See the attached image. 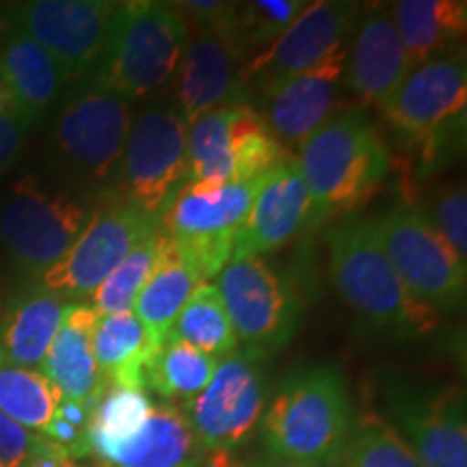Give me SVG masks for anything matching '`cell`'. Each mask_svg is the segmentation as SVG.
Wrapping results in <instances>:
<instances>
[{
    "label": "cell",
    "instance_id": "33",
    "mask_svg": "<svg viewBox=\"0 0 467 467\" xmlns=\"http://www.w3.org/2000/svg\"><path fill=\"white\" fill-rule=\"evenodd\" d=\"M303 0H254L238 3L236 16L225 37L238 50L268 48L306 9Z\"/></svg>",
    "mask_w": 467,
    "mask_h": 467
},
{
    "label": "cell",
    "instance_id": "11",
    "mask_svg": "<svg viewBox=\"0 0 467 467\" xmlns=\"http://www.w3.org/2000/svg\"><path fill=\"white\" fill-rule=\"evenodd\" d=\"M265 353L234 348L219 359L214 375L195 399L184 402L192 433L206 452L230 454L260 426L266 409Z\"/></svg>",
    "mask_w": 467,
    "mask_h": 467
},
{
    "label": "cell",
    "instance_id": "42",
    "mask_svg": "<svg viewBox=\"0 0 467 467\" xmlns=\"http://www.w3.org/2000/svg\"><path fill=\"white\" fill-rule=\"evenodd\" d=\"M255 467H314V465H303V463H284V461H271V463H260Z\"/></svg>",
    "mask_w": 467,
    "mask_h": 467
},
{
    "label": "cell",
    "instance_id": "8",
    "mask_svg": "<svg viewBox=\"0 0 467 467\" xmlns=\"http://www.w3.org/2000/svg\"><path fill=\"white\" fill-rule=\"evenodd\" d=\"M189 121L171 104L148 107L128 132L115 171V195L159 221L186 182Z\"/></svg>",
    "mask_w": 467,
    "mask_h": 467
},
{
    "label": "cell",
    "instance_id": "40",
    "mask_svg": "<svg viewBox=\"0 0 467 467\" xmlns=\"http://www.w3.org/2000/svg\"><path fill=\"white\" fill-rule=\"evenodd\" d=\"M11 31V17H9V7H0V44H3L5 35Z\"/></svg>",
    "mask_w": 467,
    "mask_h": 467
},
{
    "label": "cell",
    "instance_id": "43",
    "mask_svg": "<svg viewBox=\"0 0 467 467\" xmlns=\"http://www.w3.org/2000/svg\"><path fill=\"white\" fill-rule=\"evenodd\" d=\"M3 307H5V303H3V288H0V314H3Z\"/></svg>",
    "mask_w": 467,
    "mask_h": 467
},
{
    "label": "cell",
    "instance_id": "14",
    "mask_svg": "<svg viewBox=\"0 0 467 467\" xmlns=\"http://www.w3.org/2000/svg\"><path fill=\"white\" fill-rule=\"evenodd\" d=\"M115 9L110 0H33L9 7V17L16 31L55 58L69 83L98 66Z\"/></svg>",
    "mask_w": 467,
    "mask_h": 467
},
{
    "label": "cell",
    "instance_id": "32",
    "mask_svg": "<svg viewBox=\"0 0 467 467\" xmlns=\"http://www.w3.org/2000/svg\"><path fill=\"white\" fill-rule=\"evenodd\" d=\"M340 467H424L392 422L377 413L355 418Z\"/></svg>",
    "mask_w": 467,
    "mask_h": 467
},
{
    "label": "cell",
    "instance_id": "38",
    "mask_svg": "<svg viewBox=\"0 0 467 467\" xmlns=\"http://www.w3.org/2000/svg\"><path fill=\"white\" fill-rule=\"evenodd\" d=\"M44 437L0 413V467H25Z\"/></svg>",
    "mask_w": 467,
    "mask_h": 467
},
{
    "label": "cell",
    "instance_id": "13",
    "mask_svg": "<svg viewBox=\"0 0 467 467\" xmlns=\"http://www.w3.org/2000/svg\"><path fill=\"white\" fill-rule=\"evenodd\" d=\"M156 227L159 221L137 206L117 195L109 197L93 210L67 254L37 277V285L66 301L91 295L130 254L134 244Z\"/></svg>",
    "mask_w": 467,
    "mask_h": 467
},
{
    "label": "cell",
    "instance_id": "28",
    "mask_svg": "<svg viewBox=\"0 0 467 467\" xmlns=\"http://www.w3.org/2000/svg\"><path fill=\"white\" fill-rule=\"evenodd\" d=\"M219 359L191 347L169 331L145 370V389L173 405L189 402L210 383Z\"/></svg>",
    "mask_w": 467,
    "mask_h": 467
},
{
    "label": "cell",
    "instance_id": "27",
    "mask_svg": "<svg viewBox=\"0 0 467 467\" xmlns=\"http://www.w3.org/2000/svg\"><path fill=\"white\" fill-rule=\"evenodd\" d=\"M200 284V277L192 273V268L167 238L154 271L134 301V317L141 320L156 342H162L171 331L178 314L182 312L184 303Z\"/></svg>",
    "mask_w": 467,
    "mask_h": 467
},
{
    "label": "cell",
    "instance_id": "41",
    "mask_svg": "<svg viewBox=\"0 0 467 467\" xmlns=\"http://www.w3.org/2000/svg\"><path fill=\"white\" fill-rule=\"evenodd\" d=\"M93 467H100V465H93ZM202 467H232L230 461H227V454H219V452H213V459H208L206 463Z\"/></svg>",
    "mask_w": 467,
    "mask_h": 467
},
{
    "label": "cell",
    "instance_id": "24",
    "mask_svg": "<svg viewBox=\"0 0 467 467\" xmlns=\"http://www.w3.org/2000/svg\"><path fill=\"white\" fill-rule=\"evenodd\" d=\"M0 83L37 126L39 117L52 107L67 83V76L42 46L11 26L0 44Z\"/></svg>",
    "mask_w": 467,
    "mask_h": 467
},
{
    "label": "cell",
    "instance_id": "31",
    "mask_svg": "<svg viewBox=\"0 0 467 467\" xmlns=\"http://www.w3.org/2000/svg\"><path fill=\"white\" fill-rule=\"evenodd\" d=\"M165 241V232L156 227L154 232L134 244L130 254L117 265L115 271L91 292L89 306L96 309L98 317L132 312L139 292H141L151 271H154L156 262H159Z\"/></svg>",
    "mask_w": 467,
    "mask_h": 467
},
{
    "label": "cell",
    "instance_id": "7",
    "mask_svg": "<svg viewBox=\"0 0 467 467\" xmlns=\"http://www.w3.org/2000/svg\"><path fill=\"white\" fill-rule=\"evenodd\" d=\"M372 230L413 299L435 314L461 307L467 290V265L422 213L396 206L372 219Z\"/></svg>",
    "mask_w": 467,
    "mask_h": 467
},
{
    "label": "cell",
    "instance_id": "4",
    "mask_svg": "<svg viewBox=\"0 0 467 467\" xmlns=\"http://www.w3.org/2000/svg\"><path fill=\"white\" fill-rule=\"evenodd\" d=\"M337 295L372 329L409 336L435 325L437 314L409 295L379 244L372 219H348L327 234Z\"/></svg>",
    "mask_w": 467,
    "mask_h": 467
},
{
    "label": "cell",
    "instance_id": "20",
    "mask_svg": "<svg viewBox=\"0 0 467 467\" xmlns=\"http://www.w3.org/2000/svg\"><path fill=\"white\" fill-rule=\"evenodd\" d=\"M353 31V39L347 48L344 85L364 104L379 107L399 89L413 66L388 5L361 9Z\"/></svg>",
    "mask_w": 467,
    "mask_h": 467
},
{
    "label": "cell",
    "instance_id": "30",
    "mask_svg": "<svg viewBox=\"0 0 467 467\" xmlns=\"http://www.w3.org/2000/svg\"><path fill=\"white\" fill-rule=\"evenodd\" d=\"M61 394L39 370L3 364L0 361V413L25 426L26 431L44 433L55 416Z\"/></svg>",
    "mask_w": 467,
    "mask_h": 467
},
{
    "label": "cell",
    "instance_id": "37",
    "mask_svg": "<svg viewBox=\"0 0 467 467\" xmlns=\"http://www.w3.org/2000/svg\"><path fill=\"white\" fill-rule=\"evenodd\" d=\"M31 119L16 110L0 109V180L16 165L26 148V137L31 132Z\"/></svg>",
    "mask_w": 467,
    "mask_h": 467
},
{
    "label": "cell",
    "instance_id": "15",
    "mask_svg": "<svg viewBox=\"0 0 467 467\" xmlns=\"http://www.w3.org/2000/svg\"><path fill=\"white\" fill-rule=\"evenodd\" d=\"M394 429L424 467H467L465 394L461 388H385Z\"/></svg>",
    "mask_w": 467,
    "mask_h": 467
},
{
    "label": "cell",
    "instance_id": "26",
    "mask_svg": "<svg viewBox=\"0 0 467 467\" xmlns=\"http://www.w3.org/2000/svg\"><path fill=\"white\" fill-rule=\"evenodd\" d=\"M162 342L151 337L134 312H124L100 317L93 329L91 348L98 370L109 385L145 388V370Z\"/></svg>",
    "mask_w": 467,
    "mask_h": 467
},
{
    "label": "cell",
    "instance_id": "29",
    "mask_svg": "<svg viewBox=\"0 0 467 467\" xmlns=\"http://www.w3.org/2000/svg\"><path fill=\"white\" fill-rule=\"evenodd\" d=\"M171 334L217 359L225 358L238 347L236 331L227 317L223 299H221L217 285L210 282L200 284L192 290L182 312L175 318Z\"/></svg>",
    "mask_w": 467,
    "mask_h": 467
},
{
    "label": "cell",
    "instance_id": "23",
    "mask_svg": "<svg viewBox=\"0 0 467 467\" xmlns=\"http://www.w3.org/2000/svg\"><path fill=\"white\" fill-rule=\"evenodd\" d=\"M69 303L42 285L22 290L0 314V361L39 370Z\"/></svg>",
    "mask_w": 467,
    "mask_h": 467
},
{
    "label": "cell",
    "instance_id": "36",
    "mask_svg": "<svg viewBox=\"0 0 467 467\" xmlns=\"http://www.w3.org/2000/svg\"><path fill=\"white\" fill-rule=\"evenodd\" d=\"M171 5L182 14L186 25L200 28V35H227L238 9V3H225V0H184Z\"/></svg>",
    "mask_w": 467,
    "mask_h": 467
},
{
    "label": "cell",
    "instance_id": "5",
    "mask_svg": "<svg viewBox=\"0 0 467 467\" xmlns=\"http://www.w3.org/2000/svg\"><path fill=\"white\" fill-rule=\"evenodd\" d=\"M260 180L230 184L184 182L162 208L159 227L202 284L217 277L234 258V234L247 217Z\"/></svg>",
    "mask_w": 467,
    "mask_h": 467
},
{
    "label": "cell",
    "instance_id": "25",
    "mask_svg": "<svg viewBox=\"0 0 467 467\" xmlns=\"http://www.w3.org/2000/svg\"><path fill=\"white\" fill-rule=\"evenodd\" d=\"M392 20L411 66L459 50L467 31L465 0H400Z\"/></svg>",
    "mask_w": 467,
    "mask_h": 467
},
{
    "label": "cell",
    "instance_id": "16",
    "mask_svg": "<svg viewBox=\"0 0 467 467\" xmlns=\"http://www.w3.org/2000/svg\"><path fill=\"white\" fill-rule=\"evenodd\" d=\"M361 16L359 3L320 0L307 3L295 22L268 48L255 55L241 69V83H255L265 93L347 44Z\"/></svg>",
    "mask_w": 467,
    "mask_h": 467
},
{
    "label": "cell",
    "instance_id": "6",
    "mask_svg": "<svg viewBox=\"0 0 467 467\" xmlns=\"http://www.w3.org/2000/svg\"><path fill=\"white\" fill-rule=\"evenodd\" d=\"M89 217L74 195L25 175L0 197V244L20 271L39 277L67 254Z\"/></svg>",
    "mask_w": 467,
    "mask_h": 467
},
{
    "label": "cell",
    "instance_id": "21",
    "mask_svg": "<svg viewBox=\"0 0 467 467\" xmlns=\"http://www.w3.org/2000/svg\"><path fill=\"white\" fill-rule=\"evenodd\" d=\"M241 55L219 33H202L186 44L175 69V109L189 124L208 110L241 102Z\"/></svg>",
    "mask_w": 467,
    "mask_h": 467
},
{
    "label": "cell",
    "instance_id": "17",
    "mask_svg": "<svg viewBox=\"0 0 467 467\" xmlns=\"http://www.w3.org/2000/svg\"><path fill=\"white\" fill-rule=\"evenodd\" d=\"M348 44L340 46L306 72L290 76L262 93L265 121L282 148L303 145L337 113Z\"/></svg>",
    "mask_w": 467,
    "mask_h": 467
},
{
    "label": "cell",
    "instance_id": "3",
    "mask_svg": "<svg viewBox=\"0 0 467 467\" xmlns=\"http://www.w3.org/2000/svg\"><path fill=\"white\" fill-rule=\"evenodd\" d=\"M189 44V25L171 3H117L107 46L89 83L117 96H148L173 78Z\"/></svg>",
    "mask_w": 467,
    "mask_h": 467
},
{
    "label": "cell",
    "instance_id": "22",
    "mask_svg": "<svg viewBox=\"0 0 467 467\" xmlns=\"http://www.w3.org/2000/svg\"><path fill=\"white\" fill-rule=\"evenodd\" d=\"M98 320L100 317L89 303H69L48 355L39 368V372L55 385L61 399L85 402L91 411L109 388L98 370L91 348Z\"/></svg>",
    "mask_w": 467,
    "mask_h": 467
},
{
    "label": "cell",
    "instance_id": "10",
    "mask_svg": "<svg viewBox=\"0 0 467 467\" xmlns=\"http://www.w3.org/2000/svg\"><path fill=\"white\" fill-rule=\"evenodd\" d=\"M132 126L130 102L87 83L67 98L50 130V150L66 171L91 184L115 178Z\"/></svg>",
    "mask_w": 467,
    "mask_h": 467
},
{
    "label": "cell",
    "instance_id": "2",
    "mask_svg": "<svg viewBox=\"0 0 467 467\" xmlns=\"http://www.w3.org/2000/svg\"><path fill=\"white\" fill-rule=\"evenodd\" d=\"M299 169L312 200V227L353 213L381 189L392 159L364 109H347L301 145Z\"/></svg>",
    "mask_w": 467,
    "mask_h": 467
},
{
    "label": "cell",
    "instance_id": "35",
    "mask_svg": "<svg viewBox=\"0 0 467 467\" xmlns=\"http://www.w3.org/2000/svg\"><path fill=\"white\" fill-rule=\"evenodd\" d=\"M431 225L467 265V195L463 184L440 191L431 208Z\"/></svg>",
    "mask_w": 467,
    "mask_h": 467
},
{
    "label": "cell",
    "instance_id": "9",
    "mask_svg": "<svg viewBox=\"0 0 467 467\" xmlns=\"http://www.w3.org/2000/svg\"><path fill=\"white\" fill-rule=\"evenodd\" d=\"M465 104V57L463 50H454L413 67L379 109L396 132L422 145L424 159L435 161L451 132L463 130Z\"/></svg>",
    "mask_w": 467,
    "mask_h": 467
},
{
    "label": "cell",
    "instance_id": "39",
    "mask_svg": "<svg viewBox=\"0 0 467 467\" xmlns=\"http://www.w3.org/2000/svg\"><path fill=\"white\" fill-rule=\"evenodd\" d=\"M25 467H87L80 463L78 459H74L72 454L63 451V448L55 446L44 437L42 443L35 448V452L26 459Z\"/></svg>",
    "mask_w": 467,
    "mask_h": 467
},
{
    "label": "cell",
    "instance_id": "1",
    "mask_svg": "<svg viewBox=\"0 0 467 467\" xmlns=\"http://www.w3.org/2000/svg\"><path fill=\"white\" fill-rule=\"evenodd\" d=\"M353 424L347 379L336 366H312L282 383L262 413L260 437L273 461L334 467L342 463Z\"/></svg>",
    "mask_w": 467,
    "mask_h": 467
},
{
    "label": "cell",
    "instance_id": "18",
    "mask_svg": "<svg viewBox=\"0 0 467 467\" xmlns=\"http://www.w3.org/2000/svg\"><path fill=\"white\" fill-rule=\"evenodd\" d=\"M312 225V200L299 162L285 154L262 175L247 217L234 234V258L262 255L290 243Z\"/></svg>",
    "mask_w": 467,
    "mask_h": 467
},
{
    "label": "cell",
    "instance_id": "12",
    "mask_svg": "<svg viewBox=\"0 0 467 467\" xmlns=\"http://www.w3.org/2000/svg\"><path fill=\"white\" fill-rule=\"evenodd\" d=\"M217 290L247 348L266 355L285 347L299 329V295L262 255L232 258L219 273Z\"/></svg>",
    "mask_w": 467,
    "mask_h": 467
},
{
    "label": "cell",
    "instance_id": "19",
    "mask_svg": "<svg viewBox=\"0 0 467 467\" xmlns=\"http://www.w3.org/2000/svg\"><path fill=\"white\" fill-rule=\"evenodd\" d=\"M208 454L186 413L171 402H154L141 429L126 440L87 437V459L100 467H202Z\"/></svg>",
    "mask_w": 467,
    "mask_h": 467
},
{
    "label": "cell",
    "instance_id": "34",
    "mask_svg": "<svg viewBox=\"0 0 467 467\" xmlns=\"http://www.w3.org/2000/svg\"><path fill=\"white\" fill-rule=\"evenodd\" d=\"M151 405L154 400L145 388L109 385L91 411L87 437L110 441L126 440L141 429L145 418L150 416Z\"/></svg>",
    "mask_w": 467,
    "mask_h": 467
}]
</instances>
